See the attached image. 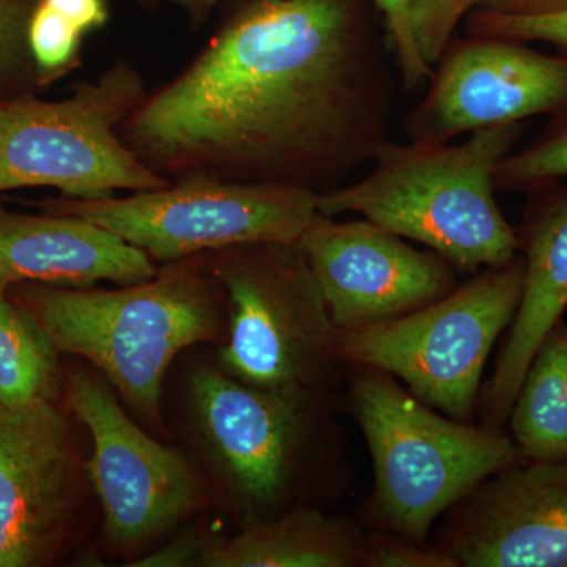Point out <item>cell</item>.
<instances>
[{"mask_svg": "<svg viewBox=\"0 0 567 567\" xmlns=\"http://www.w3.org/2000/svg\"><path fill=\"white\" fill-rule=\"evenodd\" d=\"M66 405L92 439L85 465L104 514L107 544L134 554L193 517L205 503L199 473L134 423L99 375L73 371Z\"/></svg>", "mask_w": 567, "mask_h": 567, "instance_id": "10", "label": "cell"}, {"mask_svg": "<svg viewBox=\"0 0 567 567\" xmlns=\"http://www.w3.org/2000/svg\"><path fill=\"white\" fill-rule=\"evenodd\" d=\"M465 35L544 41L567 50V10L544 14H507L475 9L464 22Z\"/></svg>", "mask_w": 567, "mask_h": 567, "instance_id": "23", "label": "cell"}, {"mask_svg": "<svg viewBox=\"0 0 567 567\" xmlns=\"http://www.w3.org/2000/svg\"><path fill=\"white\" fill-rule=\"evenodd\" d=\"M368 528L357 518L301 506L218 537L200 567H365Z\"/></svg>", "mask_w": 567, "mask_h": 567, "instance_id": "17", "label": "cell"}, {"mask_svg": "<svg viewBox=\"0 0 567 567\" xmlns=\"http://www.w3.org/2000/svg\"><path fill=\"white\" fill-rule=\"evenodd\" d=\"M89 29L65 11L35 0L28 24V48L39 87L63 80L82 65Z\"/></svg>", "mask_w": 567, "mask_h": 567, "instance_id": "20", "label": "cell"}, {"mask_svg": "<svg viewBox=\"0 0 567 567\" xmlns=\"http://www.w3.org/2000/svg\"><path fill=\"white\" fill-rule=\"evenodd\" d=\"M58 347L24 306L0 301V409L54 402Z\"/></svg>", "mask_w": 567, "mask_h": 567, "instance_id": "19", "label": "cell"}, {"mask_svg": "<svg viewBox=\"0 0 567 567\" xmlns=\"http://www.w3.org/2000/svg\"><path fill=\"white\" fill-rule=\"evenodd\" d=\"M43 208L99 224L162 264L237 245H295L319 213L311 189L207 175L103 199L61 197Z\"/></svg>", "mask_w": 567, "mask_h": 567, "instance_id": "9", "label": "cell"}, {"mask_svg": "<svg viewBox=\"0 0 567 567\" xmlns=\"http://www.w3.org/2000/svg\"><path fill=\"white\" fill-rule=\"evenodd\" d=\"M35 0H0V99L40 89L28 48V24Z\"/></svg>", "mask_w": 567, "mask_h": 567, "instance_id": "22", "label": "cell"}, {"mask_svg": "<svg viewBox=\"0 0 567 567\" xmlns=\"http://www.w3.org/2000/svg\"><path fill=\"white\" fill-rule=\"evenodd\" d=\"M427 82L404 132L413 142H450L566 110L567 55L546 54L524 41L454 37Z\"/></svg>", "mask_w": 567, "mask_h": 567, "instance_id": "11", "label": "cell"}, {"mask_svg": "<svg viewBox=\"0 0 567 567\" xmlns=\"http://www.w3.org/2000/svg\"><path fill=\"white\" fill-rule=\"evenodd\" d=\"M338 331L391 322L458 286L445 257L421 251L369 219L338 221L317 213L298 238Z\"/></svg>", "mask_w": 567, "mask_h": 567, "instance_id": "12", "label": "cell"}, {"mask_svg": "<svg viewBox=\"0 0 567 567\" xmlns=\"http://www.w3.org/2000/svg\"><path fill=\"white\" fill-rule=\"evenodd\" d=\"M524 132L520 122L480 130L461 144L388 140L361 181L317 194V208L353 213L427 246L457 274L499 267L518 256V237L496 200L495 171Z\"/></svg>", "mask_w": 567, "mask_h": 567, "instance_id": "3", "label": "cell"}, {"mask_svg": "<svg viewBox=\"0 0 567 567\" xmlns=\"http://www.w3.org/2000/svg\"><path fill=\"white\" fill-rule=\"evenodd\" d=\"M10 287L13 286H11L9 279H7L6 276L0 274V301H2L3 298H6L7 295H9Z\"/></svg>", "mask_w": 567, "mask_h": 567, "instance_id": "30", "label": "cell"}, {"mask_svg": "<svg viewBox=\"0 0 567 567\" xmlns=\"http://www.w3.org/2000/svg\"><path fill=\"white\" fill-rule=\"evenodd\" d=\"M383 18L388 47L393 52L399 76L406 92H417L427 84L432 66L424 61L413 33L410 0H372Z\"/></svg>", "mask_w": 567, "mask_h": 567, "instance_id": "24", "label": "cell"}, {"mask_svg": "<svg viewBox=\"0 0 567 567\" xmlns=\"http://www.w3.org/2000/svg\"><path fill=\"white\" fill-rule=\"evenodd\" d=\"M567 178V107L550 115L546 130L527 147L507 153L495 171L496 193L528 194Z\"/></svg>", "mask_w": 567, "mask_h": 567, "instance_id": "21", "label": "cell"}, {"mask_svg": "<svg viewBox=\"0 0 567 567\" xmlns=\"http://www.w3.org/2000/svg\"><path fill=\"white\" fill-rule=\"evenodd\" d=\"M147 93L140 69L123 59L69 99H0V194L54 188L66 199H103L169 185L121 136Z\"/></svg>", "mask_w": 567, "mask_h": 567, "instance_id": "7", "label": "cell"}, {"mask_svg": "<svg viewBox=\"0 0 567 567\" xmlns=\"http://www.w3.org/2000/svg\"><path fill=\"white\" fill-rule=\"evenodd\" d=\"M155 260L111 230L74 215H28L0 207V274L11 286L85 289L147 281Z\"/></svg>", "mask_w": 567, "mask_h": 567, "instance_id": "16", "label": "cell"}, {"mask_svg": "<svg viewBox=\"0 0 567 567\" xmlns=\"http://www.w3.org/2000/svg\"><path fill=\"white\" fill-rule=\"evenodd\" d=\"M476 9L507 14H544L567 10V0H480Z\"/></svg>", "mask_w": 567, "mask_h": 567, "instance_id": "28", "label": "cell"}, {"mask_svg": "<svg viewBox=\"0 0 567 567\" xmlns=\"http://www.w3.org/2000/svg\"><path fill=\"white\" fill-rule=\"evenodd\" d=\"M429 543L457 567H567V458L487 477L443 514Z\"/></svg>", "mask_w": 567, "mask_h": 567, "instance_id": "13", "label": "cell"}, {"mask_svg": "<svg viewBox=\"0 0 567 567\" xmlns=\"http://www.w3.org/2000/svg\"><path fill=\"white\" fill-rule=\"evenodd\" d=\"M140 2L147 6L148 9L159 6L175 7L183 11L194 24H200L223 0H140Z\"/></svg>", "mask_w": 567, "mask_h": 567, "instance_id": "29", "label": "cell"}, {"mask_svg": "<svg viewBox=\"0 0 567 567\" xmlns=\"http://www.w3.org/2000/svg\"><path fill=\"white\" fill-rule=\"evenodd\" d=\"M524 274L518 254L410 315L338 331L339 360L388 372L443 415L476 423L484 369L516 316Z\"/></svg>", "mask_w": 567, "mask_h": 567, "instance_id": "8", "label": "cell"}, {"mask_svg": "<svg viewBox=\"0 0 567 567\" xmlns=\"http://www.w3.org/2000/svg\"><path fill=\"white\" fill-rule=\"evenodd\" d=\"M372 0H241L148 92L122 140L174 182L192 175L344 185L388 141L394 80Z\"/></svg>", "mask_w": 567, "mask_h": 567, "instance_id": "1", "label": "cell"}, {"mask_svg": "<svg viewBox=\"0 0 567 567\" xmlns=\"http://www.w3.org/2000/svg\"><path fill=\"white\" fill-rule=\"evenodd\" d=\"M199 434L241 527L352 494L342 405L246 385L221 368L189 379Z\"/></svg>", "mask_w": 567, "mask_h": 567, "instance_id": "4", "label": "cell"}, {"mask_svg": "<svg viewBox=\"0 0 567 567\" xmlns=\"http://www.w3.org/2000/svg\"><path fill=\"white\" fill-rule=\"evenodd\" d=\"M207 254L227 301L219 368L246 385L344 410L349 365L336 352L338 328L298 246L262 241Z\"/></svg>", "mask_w": 567, "mask_h": 567, "instance_id": "6", "label": "cell"}, {"mask_svg": "<svg viewBox=\"0 0 567 567\" xmlns=\"http://www.w3.org/2000/svg\"><path fill=\"white\" fill-rule=\"evenodd\" d=\"M365 567H457L431 543L421 544L391 533L368 529Z\"/></svg>", "mask_w": 567, "mask_h": 567, "instance_id": "26", "label": "cell"}, {"mask_svg": "<svg viewBox=\"0 0 567 567\" xmlns=\"http://www.w3.org/2000/svg\"><path fill=\"white\" fill-rule=\"evenodd\" d=\"M78 457L54 402L0 409V567H35L62 546Z\"/></svg>", "mask_w": 567, "mask_h": 567, "instance_id": "14", "label": "cell"}, {"mask_svg": "<svg viewBox=\"0 0 567 567\" xmlns=\"http://www.w3.org/2000/svg\"><path fill=\"white\" fill-rule=\"evenodd\" d=\"M506 424L525 461L567 458V323L555 324L529 363Z\"/></svg>", "mask_w": 567, "mask_h": 567, "instance_id": "18", "label": "cell"}, {"mask_svg": "<svg viewBox=\"0 0 567 567\" xmlns=\"http://www.w3.org/2000/svg\"><path fill=\"white\" fill-rule=\"evenodd\" d=\"M18 301L59 352L84 358L151 423L162 424L163 382L183 350L226 339L227 301L208 254L163 264L117 289L17 284Z\"/></svg>", "mask_w": 567, "mask_h": 567, "instance_id": "2", "label": "cell"}, {"mask_svg": "<svg viewBox=\"0 0 567 567\" xmlns=\"http://www.w3.org/2000/svg\"><path fill=\"white\" fill-rule=\"evenodd\" d=\"M344 410L374 468V486L354 516L368 529L427 544L447 509L525 462L505 429L443 415L380 369L347 368Z\"/></svg>", "mask_w": 567, "mask_h": 567, "instance_id": "5", "label": "cell"}, {"mask_svg": "<svg viewBox=\"0 0 567 567\" xmlns=\"http://www.w3.org/2000/svg\"><path fill=\"white\" fill-rule=\"evenodd\" d=\"M480 0H410L413 33L421 55L434 66L442 58L458 25L477 7Z\"/></svg>", "mask_w": 567, "mask_h": 567, "instance_id": "25", "label": "cell"}, {"mask_svg": "<svg viewBox=\"0 0 567 567\" xmlns=\"http://www.w3.org/2000/svg\"><path fill=\"white\" fill-rule=\"evenodd\" d=\"M527 196L517 227L518 254L525 264L520 303L477 401L476 423L494 429H505L537 347L567 309V178Z\"/></svg>", "mask_w": 567, "mask_h": 567, "instance_id": "15", "label": "cell"}, {"mask_svg": "<svg viewBox=\"0 0 567 567\" xmlns=\"http://www.w3.org/2000/svg\"><path fill=\"white\" fill-rule=\"evenodd\" d=\"M218 539V537H216ZM215 539V540H216ZM213 537L204 532H192L189 535L177 537L166 547L153 551L147 557L136 559L130 566L137 567H183L199 566L200 558L212 546Z\"/></svg>", "mask_w": 567, "mask_h": 567, "instance_id": "27", "label": "cell"}]
</instances>
